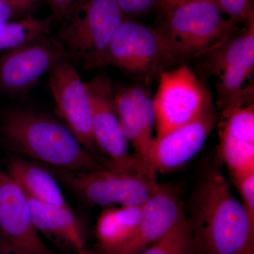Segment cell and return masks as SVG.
Masks as SVG:
<instances>
[{"mask_svg": "<svg viewBox=\"0 0 254 254\" xmlns=\"http://www.w3.org/2000/svg\"><path fill=\"white\" fill-rule=\"evenodd\" d=\"M187 220L198 254H254V222L218 170L198 183Z\"/></svg>", "mask_w": 254, "mask_h": 254, "instance_id": "cell-1", "label": "cell"}, {"mask_svg": "<svg viewBox=\"0 0 254 254\" xmlns=\"http://www.w3.org/2000/svg\"><path fill=\"white\" fill-rule=\"evenodd\" d=\"M0 138L10 150L55 168L74 172L113 169L81 144L67 126L46 114L15 108L0 123Z\"/></svg>", "mask_w": 254, "mask_h": 254, "instance_id": "cell-2", "label": "cell"}, {"mask_svg": "<svg viewBox=\"0 0 254 254\" xmlns=\"http://www.w3.org/2000/svg\"><path fill=\"white\" fill-rule=\"evenodd\" d=\"M222 14L213 0L193 1L165 14L156 31L173 60L208 54L238 33Z\"/></svg>", "mask_w": 254, "mask_h": 254, "instance_id": "cell-3", "label": "cell"}, {"mask_svg": "<svg viewBox=\"0 0 254 254\" xmlns=\"http://www.w3.org/2000/svg\"><path fill=\"white\" fill-rule=\"evenodd\" d=\"M127 17L117 0H81L64 18L56 38L86 69L101 68L107 50Z\"/></svg>", "mask_w": 254, "mask_h": 254, "instance_id": "cell-4", "label": "cell"}, {"mask_svg": "<svg viewBox=\"0 0 254 254\" xmlns=\"http://www.w3.org/2000/svg\"><path fill=\"white\" fill-rule=\"evenodd\" d=\"M46 167L58 182L91 205H142L160 185L139 172L111 168L74 172Z\"/></svg>", "mask_w": 254, "mask_h": 254, "instance_id": "cell-5", "label": "cell"}, {"mask_svg": "<svg viewBox=\"0 0 254 254\" xmlns=\"http://www.w3.org/2000/svg\"><path fill=\"white\" fill-rule=\"evenodd\" d=\"M208 53L220 113L254 104V22Z\"/></svg>", "mask_w": 254, "mask_h": 254, "instance_id": "cell-6", "label": "cell"}, {"mask_svg": "<svg viewBox=\"0 0 254 254\" xmlns=\"http://www.w3.org/2000/svg\"><path fill=\"white\" fill-rule=\"evenodd\" d=\"M212 105L211 93L187 65L162 73L153 98L155 138L193 121Z\"/></svg>", "mask_w": 254, "mask_h": 254, "instance_id": "cell-7", "label": "cell"}, {"mask_svg": "<svg viewBox=\"0 0 254 254\" xmlns=\"http://www.w3.org/2000/svg\"><path fill=\"white\" fill-rule=\"evenodd\" d=\"M66 52L57 38L45 36L0 55V93L23 95L60 60Z\"/></svg>", "mask_w": 254, "mask_h": 254, "instance_id": "cell-8", "label": "cell"}, {"mask_svg": "<svg viewBox=\"0 0 254 254\" xmlns=\"http://www.w3.org/2000/svg\"><path fill=\"white\" fill-rule=\"evenodd\" d=\"M48 82L64 124L91 154L106 159L100 156L93 136V108L86 83L69 60L64 58L53 66L49 71Z\"/></svg>", "mask_w": 254, "mask_h": 254, "instance_id": "cell-9", "label": "cell"}, {"mask_svg": "<svg viewBox=\"0 0 254 254\" xmlns=\"http://www.w3.org/2000/svg\"><path fill=\"white\" fill-rule=\"evenodd\" d=\"M86 86L93 108V136L100 151L108 157L115 170L144 174L136 155L129 153V143L115 109L110 78L99 73L87 82Z\"/></svg>", "mask_w": 254, "mask_h": 254, "instance_id": "cell-10", "label": "cell"}, {"mask_svg": "<svg viewBox=\"0 0 254 254\" xmlns=\"http://www.w3.org/2000/svg\"><path fill=\"white\" fill-rule=\"evenodd\" d=\"M170 60L173 59L156 29L127 18L112 40L101 67L113 66L143 76Z\"/></svg>", "mask_w": 254, "mask_h": 254, "instance_id": "cell-11", "label": "cell"}, {"mask_svg": "<svg viewBox=\"0 0 254 254\" xmlns=\"http://www.w3.org/2000/svg\"><path fill=\"white\" fill-rule=\"evenodd\" d=\"M0 250L16 254H54L33 225L24 192L1 166Z\"/></svg>", "mask_w": 254, "mask_h": 254, "instance_id": "cell-12", "label": "cell"}, {"mask_svg": "<svg viewBox=\"0 0 254 254\" xmlns=\"http://www.w3.org/2000/svg\"><path fill=\"white\" fill-rule=\"evenodd\" d=\"M114 101L124 133L133 147L143 173L156 179L151 161L155 138L153 98L142 87L129 86L114 91Z\"/></svg>", "mask_w": 254, "mask_h": 254, "instance_id": "cell-13", "label": "cell"}, {"mask_svg": "<svg viewBox=\"0 0 254 254\" xmlns=\"http://www.w3.org/2000/svg\"><path fill=\"white\" fill-rule=\"evenodd\" d=\"M219 118L220 114L212 105L193 121L155 138L151 151L155 171L172 173L190 161L201 149Z\"/></svg>", "mask_w": 254, "mask_h": 254, "instance_id": "cell-14", "label": "cell"}, {"mask_svg": "<svg viewBox=\"0 0 254 254\" xmlns=\"http://www.w3.org/2000/svg\"><path fill=\"white\" fill-rule=\"evenodd\" d=\"M218 152L232 180L254 173V104L220 113Z\"/></svg>", "mask_w": 254, "mask_h": 254, "instance_id": "cell-15", "label": "cell"}, {"mask_svg": "<svg viewBox=\"0 0 254 254\" xmlns=\"http://www.w3.org/2000/svg\"><path fill=\"white\" fill-rule=\"evenodd\" d=\"M184 214L173 187L160 184L143 205L141 220L128 241L110 254H140L168 232Z\"/></svg>", "mask_w": 254, "mask_h": 254, "instance_id": "cell-16", "label": "cell"}, {"mask_svg": "<svg viewBox=\"0 0 254 254\" xmlns=\"http://www.w3.org/2000/svg\"><path fill=\"white\" fill-rule=\"evenodd\" d=\"M26 197L32 221L38 232L76 252L84 249L81 225L71 207L50 204Z\"/></svg>", "mask_w": 254, "mask_h": 254, "instance_id": "cell-17", "label": "cell"}, {"mask_svg": "<svg viewBox=\"0 0 254 254\" xmlns=\"http://www.w3.org/2000/svg\"><path fill=\"white\" fill-rule=\"evenodd\" d=\"M6 172L30 198L50 204L69 206L58 180L46 166L16 157L10 159Z\"/></svg>", "mask_w": 254, "mask_h": 254, "instance_id": "cell-18", "label": "cell"}, {"mask_svg": "<svg viewBox=\"0 0 254 254\" xmlns=\"http://www.w3.org/2000/svg\"><path fill=\"white\" fill-rule=\"evenodd\" d=\"M142 205H120L105 208L97 220V245L105 254L118 250L136 231L142 215Z\"/></svg>", "mask_w": 254, "mask_h": 254, "instance_id": "cell-19", "label": "cell"}, {"mask_svg": "<svg viewBox=\"0 0 254 254\" xmlns=\"http://www.w3.org/2000/svg\"><path fill=\"white\" fill-rule=\"evenodd\" d=\"M193 251V237L185 213L163 236L140 254H190Z\"/></svg>", "mask_w": 254, "mask_h": 254, "instance_id": "cell-20", "label": "cell"}, {"mask_svg": "<svg viewBox=\"0 0 254 254\" xmlns=\"http://www.w3.org/2000/svg\"><path fill=\"white\" fill-rule=\"evenodd\" d=\"M223 14L245 26L254 22L252 0H213Z\"/></svg>", "mask_w": 254, "mask_h": 254, "instance_id": "cell-21", "label": "cell"}, {"mask_svg": "<svg viewBox=\"0 0 254 254\" xmlns=\"http://www.w3.org/2000/svg\"><path fill=\"white\" fill-rule=\"evenodd\" d=\"M232 180L242 198V205L249 218L254 222V173Z\"/></svg>", "mask_w": 254, "mask_h": 254, "instance_id": "cell-22", "label": "cell"}, {"mask_svg": "<svg viewBox=\"0 0 254 254\" xmlns=\"http://www.w3.org/2000/svg\"><path fill=\"white\" fill-rule=\"evenodd\" d=\"M127 18L138 16L160 4V0H117Z\"/></svg>", "mask_w": 254, "mask_h": 254, "instance_id": "cell-23", "label": "cell"}, {"mask_svg": "<svg viewBox=\"0 0 254 254\" xmlns=\"http://www.w3.org/2000/svg\"><path fill=\"white\" fill-rule=\"evenodd\" d=\"M12 12L13 19H22L31 16L39 0H5Z\"/></svg>", "mask_w": 254, "mask_h": 254, "instance_id": "cell-24", "label": "cell"}, {"mask_svg": "<svg viewBox=\"0 0 254 254\" xmlns=\"http://www.w3.org/2000/svg\"><path fill=\"white\" fill-rule=\"evenodd\" d=\"M53 17L55 21L61 23L68 13L79 3L81 0H47Z\"/></svg>", "mask_w": 254, "mask_h": 254, "instance_id": "cell-25", "label": "cell"}, {"mask_svg": "<svg viewBox=\"0 0 254 254\" xmlns=\"http://www.w3.org/2000/svg\"><path fill=\"white\" fill-rule=\"evenodd\" d=\"M196 1L200 0H160L159 5L162 12L165 15L179 6Z\"/></svg>", "mask_w": 254, "mask_h": 254, "instance_id": "cell-26", "label": "cell"}, {"mask_svg": "<svg viewBox=\"0 0 254 254\" xmlns=\"http://www.w3.org/2000/svg\"><path fill=\"white\" fill-rule=\"evenodd\" d=\"M76 253H77V254H95L92 253V252H88V251H87L85 248L83 249V250L78 251Z\"/></svg>", "mask_w": 254, "mask_h": 254, "instance_id": "cell-27", "label": "cell"}, {"mask_svg": "<svg viewBox=\"0 0 254 254\" xmlns=\"http://www.w3.org/2000/svg\"><path fill=\"white\" fill-rule=\"evenodd\" d=\"M0 254H16L11 253V252H4V251L0 250Z\"/></svg>", "mask_w": 254, "mask_h": 254, "instance_id": "cell-28", "label": "cell"}]
</instances>
